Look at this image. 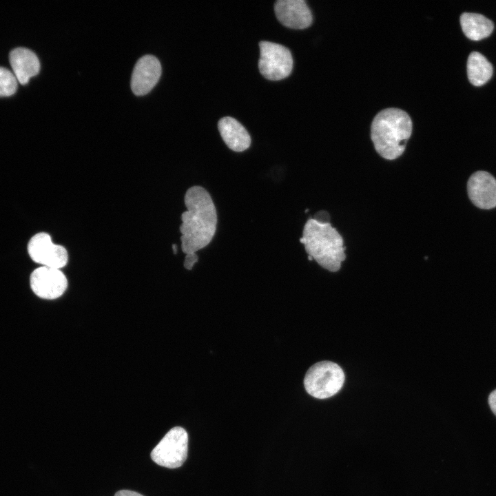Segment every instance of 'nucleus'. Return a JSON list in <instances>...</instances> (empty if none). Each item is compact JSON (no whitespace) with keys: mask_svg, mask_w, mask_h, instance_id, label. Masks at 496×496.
Here are the masks:
<instances>
[{"mask_svg":"<svg viewBox=\"0 0 496 496\" xmlns=\"http://www.w3.org/2000/svg\"><path fill=\"white\" fill-rule=\"evenodd\" d=\"M187 210L180 225L183 251L195 254L211 241L216 230L217 213L208 192L200 186L187 189L184 197Z\"/></svg>","mask_w":496,"mask_h":496,"instance_id":"f257e3e1","label":"nucleus"},{"mask_svg":"<svg viewBox=\"0 0 496 496\" xmlns=\"http://www.w3.org/2000/svg\"><path fill=\"white\" fill-rule=\"evenodd\" d=\"M300 242L309 256L331 272L338 271L346 258L342 237L332 227L325 211L318 212L307 221Z\"/></svg>","mask_w":496,"mask_h":496,"instance_id":"f03ea898","label":"nucleus"},{"mask_svg":"<svg viewBox=\"0 0 496 496\" xmlns=\"http://www.w3.org/2000/svg\"><path fill=\"white\" fill-rule=\"evenodd\" d=\"M412 133V121L404 111L387 108L374 118L371 136L376 152L384 158L394 160L404 152Z\"/></svg>","mask_w":496,"mask_h":496,"instance_id":"7ed1b4c3","label":"nucleus"},{"mask_svg":"<svg viewBox=\"0 0 496 496\" xmlns=\"http://www.w3.org/2000/svg\"><path fill=\"white\" fill-rule=\"evenodd\" d=\"M344 373L342 368L331 361H322L312 365L304 378L306 391L318 399L335 395L342 387Z\"/></svg>","mask_w":496,"mask_h":496,"instance_id":"20e7f679","label":"nucleus"},{"mask_svg":"<svg viewBox=\"0 0 496 496\" xmlns=\"http://www.w3.org/2000/svg\"><path fill=\"white\" fill-rule=\"evenodd\" d=\"M188 435L176 426L170 429L150 453L152 459L163 467L176 468L183 465L187 456Z\"/></svg>","mask_w":496,"mask_h":496,"instance_id":"39448f33","label":"nucleus"},{"mask_svg":"<svg viewBox=\"0 0 496 496\" xmlns=\"http://www.w3.org/2000/svg\"><path fill=\"white\" fill-rule=\"evenodd\" d=\"M258 68L267 79L279 81L287 77L293 68L290 50L278 43L262 41L259 43Z\"/></svg>","mask_w":496,"mask_h":496,"instance_id":"423d86ee","label":"nucleus"},{"mask_svg":"<svg viewBox=\"0 0 496 496\" xmlns=\"http://www.w3.org/2000/svg\"><path fill=\"white\" fill-rule=\"evenodd\" d=\"M28 252L31 259L41 266L61 269L68 260L65 248L54 244L45 232L37 233L30 238Z\"/></svg>","mask_w":496,"mask_h":496,"instance_id":"0eeeda50","label":"nucleus"},{"mask_svg":"<svg viewBox=\"0 0 496 496\" xmlns=\"http://www.w3.org/2000/svg\"><path fill=\"white\" fill-rule=\"evenodd\" d=\"M32 292L44 300H54L61 297L68 287V280L61 269L40 266L33 270L30 276Z\"/></svg>","mask_w":496,"mask_h":496,"instance_id":"6e6552de","label":"nucleus"},{"mask_svg":"<svg viewBox=\"0 0 496 496\" xmlns=\"http://www.w3.org/2000/svg\"><path fill=\"white\" fill-rule=\"evenodd\" d=\"M161 71L160 61L156 57L147 54L140 58L134 65L131 78L134 94L143 96L149 92L158 81Z\"/></svg>","mask_w":496,"mask_h":496,"instance_id":"1a4fd4ad","label":"nucleus"},{"mask_svg":"<svg viewBox=\"0 0 496 496\" xmlns=\"http://www.w3.org/2000/svg\"><path fill=\"white\" fill-rule=\"evenodd\" d=\"M468 195L477 207L489 209L496 207V179L488 172L478 171L467 184Z\"/></svg>","mask_w":496,"mask_h":496,"instance_id":"9d476101","label":"nucleus"},{"mask_svg":"<svg viewBox=\"0 0 496 496\" xmlns=\"http://www.w3.org/2000/svg\"><path fill=\"white\" fill-rule=\"evenodd\" d=\"M274 11L283 25L292 29H304L312 23V14L304 0H278Z\"/></svg>","mask_w":496,"mask_h":496,"instance_id":"9b49d317","label":"nucleus"},{"mask_svg":"<svg viewBox=\"0 0 496 496\" xmlns=\"http://www.w3.org/2000/svg\"><path fill=\"white\" fill-rule=\"evenodd\" d=\"M9 61L13 74L22 85L28 83L31 77L39 72V59L28 48L20 47L13 49L10 52Z\"/></svg>","mask_w":496,"mask_h":496,"instance_id":"f8f14e48","label":"nucleus"},{"mask_svg":"<svg viewBox=\"0 0 496 496\" xmlns=\"http://www.w3.org/2000/svg\"><path fill=\"white\" fill-rule=\"evenodd\" d=\"M220 136L227 147L234 152H242L251 144V137L247 130L235 118L225 116L218 123Z\"/></svg>","mask_w":496,"mask_h":496,"instance_id":"ddd939ff","label":"nucleus"},{"mask_svg":"<svg viewBox=\"0 0 496 496\" xmlns=\"http://www.w3.org/2000/svg\"><path fill=\"white\" fill-rule=\"evenodd\" d=\"M460 24L466 37L473 41L488 37L494 28L490 20L477 13H463L460 17Z\"/></svg>","mask_w":496,"mask_h":496,"instance_id":"4468645a","label":"nucleus"},{"mask_svg":"<svg viewBox=\"0 0 496 496\" xmlns=\"http://www.w3.org/2000/svg\"><path fill=\"white\" fill-rule=\"evenodd\" d=\"M467 74L471 84L475 86L483 85L492 76V65L484 55L473 52L468 58Z\"/></svg>","mask_w":496,"mask_h":496,"instance_id":"2eb2a0df","label":"nucleus"},{"mask_svg":"<svg viewBox=\"0 0 496 496\" xmlns=\"http://www.w3.org/2000/svg\"><path fill=\"white\" fill-rule=\"evenodd\" d=\"M18 83L12 72L6 68L0 67V97L14 94L17 90Z\"/></svg>","mask_w":496,"mask_h":496,"instance_id":"dca6fc26","label":"nucleus"},{"mask_svg":"<svg viewBox=\"0 0 496 496\" xmlns=\"http://www.w3.org/2000/svg\"><path fill=\"white\" fill-rule=\"evenodd\" d=\"M198 257L195 254L185 255L184 260V267L188 270H191L194 264L198 262Z\"/></svg>","mask_w":496,"mask_h":496,"instance_id":"f3484780","label":"nucleus"},{"mask_svg":"<svg viewBox=\"0 0 496 496\" xmlns=\"http://www.w3.org/2000/svg\"><path fill=\"white\" fill-rule=\"evenodd\" d=\"M488 404L491 411L496 415V389L489 395Z\"/></svg>","mask_w":496,"mask_h":496,"instance_id":"a211bd4d","label":"nucleus"},{"mask_svg":"<svg viewBox=\"0 0 496 496\" xmlns=\"http://www.w3.org/2000/svg\"><path fill=\"white\" fill-rule=\"evenodd\" d=\"M114 496H143V495L132 490H121L116 493Z\"/></svg>","mask_w":496,"mask_h":496,"instance_id":"6ab92c4d","label":"nucleus"},{"mask_svg":"<svg viewBox=\"0 0 496 496\" xmlns=\"http://www.w3.org/2000/svg\"><path fill=\"white\" fill-rule=\"evenodd\" d=\"M176 248H177V247L175 245H173V249H174L175 254H176V250L177 249Z\"/></svg>","mask_w":496,"mask_h":496,"instance_id":"aec40b11","label":"nucleus"},{"mask_svg":"<svg viewBox=\"0 0 496 496\" xmlns=\"http://www.w3.org/2000/svg\"><path fill=\"white\" fill-rule=\"evenodd\" d=\"M308 259H309V260H313V258H312L311 256H308Z\"/></svg>","mask_w":496,"mask_h":496,"instance_id":"412c9836","label":"nucleus"}]
</instances>
